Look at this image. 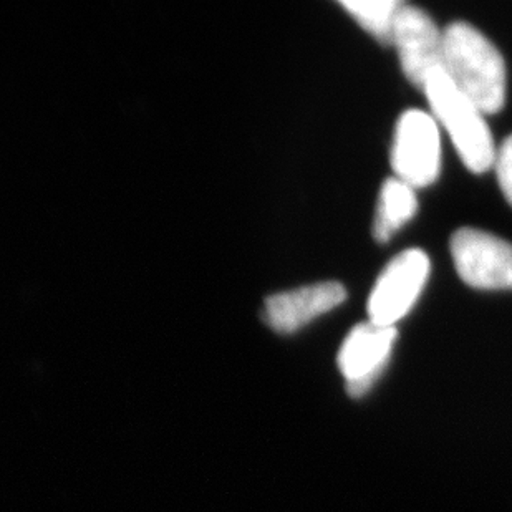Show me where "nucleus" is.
<instances>
[{
	"label": "nucleus",
	"instance_id": "nucleus-1",
	"mask_svg": "<svg viewBox=\"0 0 512 512\" xmlns=\"http://www.w3.org/2000/svg\"><path fill=\"white\" fill-rule=\"evenodd\" d=\"M443 40V70L453 85L486 115L503 110L506 63L493 42L466 22L448 25Z\"/></svg>",
	"mask_w": 512,
	"mask_h": 512
},
{
	"label": "nucleus",
	"instance_id": "nucleus-2",
	"mask_svg": "<svg viewBox=\"0 0 512 512\" xmlns=\"http://www.w3.org/2000/svg\"><path fill=\"white\" fill-rule=\"evenodd\" d=\"M423 93L436 120L450 133L466 168L478 174L493 168L496 150L484 113L459 92L443 68L428 75Z\"/></svg>",
	"mask_w": 512,
	"mask_h": 512
},
{
	"label": "nucleus",
	"instance_id": "nucleus-3",
	"mask_svg": "<svg viewBox=\"0 0 512 512\" xmlns=\"http://www.w3.org/2000/svg\"><path fill=\"white\" fill-rule=\"evenodd\" d=\"M430 276V259L421 249H406L393 257L373 285L368 299L370 322L395 327L405 317L425 289Z\"/></svg>",
	"mask_w": 512,
	"mask_h": 512
},
{
	"label": "nucleus",
	"instance_id": "nucleus-4",
	"mask_svg": "<svg viewBox=\"0 0 512 512\" xmlns=\"http://www.w3.org/2000/svg\"><path fill=\"white\" fill-rule=\"evenodd\" d=\"M392 168L411 188L435 183L441 171L440 131L435 118L421 110L400 116L392 146Z\"/></svg>",
	"mask_w": 512,
	"mask_h": 512
},
{
	"label": "nucleus",
	"instance_id": "nucleus-5",
	"mask_svg": "<svg viewBox=\"0 0 512 512\" xmlns=\"http://www.w3.org/2000/svg\"><path fill=\"white\" fill-rule=\"evenodd\" d=\"M451 256L461 281L474 289L512 290V244L479 229L453 234Z\"/></svg>",
	"mask_w": 512,
	"mask_h": 512
},
{
	"label": "nucleus",
	"instance_id": "nucleus-6",
	"mask_svg": "<svg viewBox=\"0 0 512 512\" xmlns=\"http://www.w3.org/2000/svg\"><path fill=\"white\" fill-rule=\"evenodd\" d=\"M393 45L397 47L405 77L423 92L428 75L443 68V32L425 10L405 4L395 22Z\"/></svg>",
	"mask_w": 512,
	"mask_h": 512
},
{
	"label": "nucleus",
	"instance_id": "nucleus-7",
	"mask_svg": "<svg viewBox=\"0 0 512 512\" xmlns=\"http://www.w3.org/2000/svg\"><path fill=\"white\" fill-rule=\"evenodd\" d=\"M397 339L395 327H380L372 322L358 324L350 330L340 347L337 363L352 397H362L377 382Z\"/></svg>",
	"mask_w": 512,
	"mask_h": 512
},
{
	"label": "nucleus",
	"instance_id": "nucleus-8",
	"mask_svg": "<svg viewBox=\"0 0 512 512\" xmlns=\"http://www.w3.org/2000/svg\"><path fill=\"white\" fill-rule=\"evenodd\" d=\"M347 299L340 282H320L267 297L262 320L279 334H294Z\"/></svg>",
	"mask_w": 512,
	"mask_h": 512
},
{
	"label": "nucleus",
	"instance_id": "nucleus-9",
	"mask_svg": "<svg viewBox=\"0 0 512 512\" xmlns=\"http://www.w3.org/2000/svg\"><path fill=\"white\" fill-rule=\"evenodd\" d=\"M418 211L415 189L398 178H390L383 183L378 198L377 214L373 221L375 241H390V237L403 228Z\"/></svg>",
	"mask_w": 512,
	"mask_h": 512
},
{
	"label": "nucleus",
	"instance_id": "nucleus-10",
	"mask_svg": "<svg viewBox=\"0 0 512 512\" xmlns=\"http://www.w3.org/2000/svg\"><path fill=\"white\" fill-rule=\"evenodd\" d=\"M343 9L383 45H393V32L398 12L405 2L400 0H342Z\"/></svg>",
	"mask_w": 512,
	"mask_h": 512
},
{
	"label": "nucleus",
	"instance_id": "nucleus-11",
	"mask_svg": "<svg viewBox=\"0 0 512 512\" xmlns=\"http://www.w3.org/2000/svg\"><path fill=\"white\" fill-rule=\"evenodd\" d=\"M496 174H498L499 188L503 191L504 198L512 206V135L504 140L503 145L496 153Z\"/></svg>",
	"mask_w": 512,
	"mask_h": 512
}]
</instances>
